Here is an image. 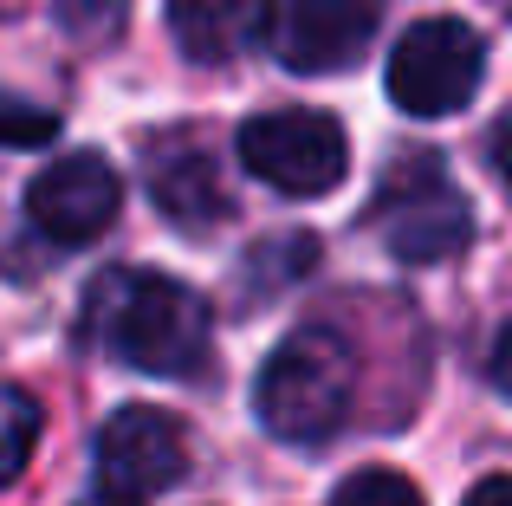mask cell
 Segmentation results:
<instances>
[{
  "instance_id": "cell-1",
  "label": "cell",
  "mask_w": 512,
  "mask_h": 506,
  "mask_svg": "<svg viewBox=\"0 0 512 506\" xmlns=\"http://www.w3.org/2000/svg\"><path fill=\"white\" fill-rule=\"evenodd\" d=\"M104 351L143 377H195L208 357V305L169 273H111L91 299Z\"/></svg>"
},
{
  "instance_id": "cell-2",
  "label": "cell",
  "mask_w": 512,
  "mask_h": 506,
  "mask_svg": "<svg viewBox=\"0 0 512 506\" xmlns=\"http://www.w3.org/2000/svg\"><path fill=\"white\" fill-rule=\"evenodd\" d=\"M350 390H357V357L344 351L338 331H292L266 357L260 383H253V409H260L266 435L292 448H318L344 429Z\"/></svg>"
},
{
  "instance_id": "cell-3",
  "label": "cell",
  "mask_w": 512,
  "mask_h": 506,
  "mask_svg": "<svg viewBox=\"0 0 512 506\" xmlns=\"http://www.w3.org/2000/svg\"><path fill=\"white\" fill-rule=\"evenodd\" d=\"M370 228L402 266H435L474 241V208L448 182L441 156H402L370 202Z\"/></svg>"
},
{
  "instance_id": "cell-4",
  "label": "cell",
  "mask_w": 512,
  "mask_h": 506,
  "mask_svg": "<svg viewBox=\"0 0 512 506\" xmlns=\"http://www.w3.org/2000/svg\"><path fill=\"white\" fill-rule=\"evenodd\" d=\"M240 163L266 182V189L292 195V202H312V195H331L350 169V137L331 111H305V104H286V111H260L240 124Z\"/></svg>"
},
{
  "instance_id": "cell-5",
  "label": "cell",
  "mask_w": 512,
  "mask_h": 506,
  "mask_svg": "<svg viewBox=\"0 0 512 506\" xmlns=\"http://www.w3.org/2000/svg\"><path fill=\"white\" fill-rule=\"evenodd\" d=\"M480 78H487V46L467 20H422L396 39L389 52V98L409 117H454L474 104Z\"/></svg>"
},
{
  "instance_id": "cell-6",
  "label": "cell",
  "mask_w": 512,
  "mask_h": 506,
  "mask_svg": "<svg viewBox=\"0 0 512 506\" xmlns=\"http://www.w3.org/2000/svg\"><path fill=\"white\" fill-rule=\"evenodd\" d=\"M188 474V429L156 403H130L98 429V494L143 506Z\"/></svg>"
},
{
  "instance_id": "cell-7",
  "label": "cell",
  "mask_w": 512,
  "mask_h": 506,
  "mask_svg": "<svg viewBox=\"0 0 512 506\" xmlns=\"http://www.w3.org/2000/svg\"><path fill=\"white\" fill-rule=\"evenodd\" d=\"M117 208H124V182H117V169L104 163L98 150L59 156V163L39 169L33 189H26V215H33V228L46 234V241H59V247L98 241V234L117 221Z\"/></svg>"
},
{
  "instance_id": "cell-8",
  "label": "cell",
  "mask_w": 512,
  "mask_h": 506,
  "mask_svg": "<svg viewBox=\"0 0 512 506\" xmlns=\"http://www.w3.org/2000/svg\"><path fill=\"white\" fill-rule=\"evenodd\" d=\"M376 33V0H292L273 26V52L286 72H344Z\"/></svg>"
},
{
  "instance_id": "cell-9",
  "label": "cell",
  "mask_w": 512,
  "mask_h": 506,
  "mask_svg": "<svg viewBox=\"0 0 512 506\" xmlns=\"http://www.w3.org/2000/svg\"><path fill=\"white\" fill-rule=\"evenodd\" d=\"M150 202L163 208L182 234H201L214 221H227V189H221V169L214 156L201 150L195 137H163L150 156Z\"/></svg>"
},
{
  "instance_id": "cell-10",
  "label": "cell",
  "mask_w": 512,
  "mask_h": 506,
  "mask_svg": "<svg viewBox=\"0 0 512 506\" xmlns=\"http://www.w3.org/2000/svg\"><path fill=\"white\" fill-rule=\"evenodd\" d=\"M273 0H169V33L195 65H227L266 39Z\"/></svg>"
},
{
  "instance_id": "cell-11",
  "label": "cell",
  "mask_w": 512,
  "mask_h": 506,
  "mask_svg": "<svg viewBox=\"0 0 512 506\" xmlns=\"http://www.w3.org/2000/svg\"><path fill=\"white\" fill-rule=\"evenodd\" d=\"M39 429H46L39 396L20 390V383H7V390H0V487L26 474V461H33V448H39Z\"/></svg>"
},
{
  "instance_id": "cell-12",
  "label": "cell",
  "mask_w": 512,
  "mask_h": 506,
  "mask_svg": "<svg viewBox=\"0 0 512 506\" xmlns=\"http://www.w3.org/2000/svg\"><path fill=\"white\" fill-rule=\"evenodd\" d=\"M331 506H422V487L396 468H357L350 481H338Z\"/></svg>"
},
{
  "instance_id": "cell-13",
  "label": "cell",
  "mask_w": 512,
  "mask_h": 506,
  "mask_svg": "<svg viewBox=\"0 0 512 506\" xmlns=\"http://www.w3.org/2000/svg\"><path fill=\"white\" fill-rule=\"evenodd\" d=\"M52 137H59V111H52V104L0 91V143H7V150H39V143H52Z\"/></svg>"
},
{
  "instance_id": "cell-14",
  "label": "cell",
  "mask_w": 512,
  "mask_h": 506,
  "mask_svg": "<svg viewBox=\"0 0 512 506\" xmlns=\"http://www.w3.org/2000/svg\"><path fill=\"white\" fill-rule=\"evenodd\" d=\"M59 7V26L72 39H111L124 26V7L130 0H52Z\"/></svg>"
},
{
  "instance_id": "cell-15",
  "label": "cell",
  "mask_w": 512,
  "mask_h": 506,
  "mask_svg": "<svg viewBox=\"0 0 512 506\" xmlns=\"http://www.w3.org/2000/svg\"><path fill=\"white\" fill-rule=\"evenodd\" d=\"M461 506H512V474H487V481H474V494Z\"/></svg>"
},
{
  "instance_id": "cell-16",
  "label": "cell",
  "mask_w": 512,
  "mask_h": 506,
  "mask_svg": "<svg viewBox=\"0 0 512 506\" xmlns=\"http://www.w3.org/2000/svg\"><path fill=\"white\" fill-rule=\"evenodd\" d=\"M493 383H500V396H512V325L500 331V344H493Z\"/></svg>"
},
{
  "instance_id": "cell-17",
  "label": "cell",
  "mask_w": 512,
  "mask_h": 506,
  "mask_svg": "<svg viewBox=\"0 0 512 506\" xmlns=\"http://www.w3.org/2000/svg\"><path fill=\"white\" fill-rule=\"evenodd\" d=\"M493 169H500V182L512 195V124H500V137H493Z\"/></svg>"
},
{
  "instance_id": "cell-18",
  "label": "cell",
  "mask_w": 512,
  "mask_h": 506,
  "mask_svg": "<svg viewBox=\"0 0 512 506\" xmlns=\"http://www.w3.org/2000/svg\"><path fill=\"white\" fill-rule=\"evenodd\" d=\"M78 506H124V500H111V494H91V500H78Z\"/></svg>"
}]
</instances>
